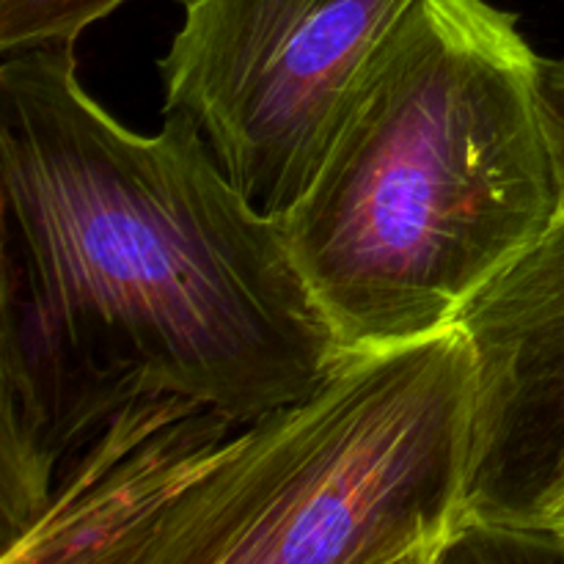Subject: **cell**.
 <instances>
[{
    "instance_id": "cell-1",
    "label": "cell",
    "mask_w": 564,
    "mask_h": 564,
    "mask_svg": "<svg viewBox=\"0 0 564 564\" xmlns=\"http://www.w3.org/2000/svg\"><path fill=\"white\" fill-rule=\"evenodd\" d=\"M3 262L72 345L141 394L248 424L328 375L341 347L279 220L187 119L141 135L77 77L75 44L3 55Z\"/></svg>"
},
{
    "instance_id": "cell-2",
    "label": "cell",
    "mask_w": 564,
    "mask_h": 564,
    "mask_svg": "<svg viewBox=\"0 0 564 564\" xmlns=\"http://www.w3.org/2000/svg\"><path fill=\"white\" fill-rule=\"evenodd\" d=\"M540 58L488 0H413L279 215L341 350L460 323L562 213Z\"/></svg>"
},
{
    "instance_id": "cell-3",
    "label": "cell",
    "mask_w": 564,
    "mask_h": 564,
    "mask_svg": "<svg viewBox=\"0 0 564 564\" xmlns=\"http://www.w3.org/2000/svg\"><path fill=\"white\" fill-rule=\"evenodd\" d=\"M477 352L460 323L345 350L240 424L165 507L138 564H435L474 538Z\"/></svg>"
},
{
    "instance_id": "cell-4",
    "label": "cell",
    "mask_w": 564,
    "mask_h": 564,
    "mask_svg": "<svg viewBox=\"0 0 564 564\" xmlns=\"http://www.w3.org/2000/svg\"><path fill=\"white\" fill-rule=\"evenodd\" d=\"M158 72L165 113L191 121L264 215H284L323 160L369 55L413 0H176Z\"/></svg>"
},
{
    "instance_id": "cell-5",
    "label": "cell",
    "mask_w": 564,
    "mask_h": 564,
    "mask_svg": "<svg viewBox=\"0 0 564 564\" xmlns=\"http://www.w3.org/2000/svg\"><path fill=\"white\" fill-rule=\"evenodd\" d=\"M460 325L477 352L474 538L564 556V209Z\"/></svg>"
},
{
    "instance_id": "cell-6",
    "label": "cell",
    "mask_w": 564,
    "mask_h": 564,
    "mask_svg": "<svg viewBox=\"0 0 564 564\" xmlns=\"http://www.w3.org/2000/svg\"><path fill=\"white\" fill-rule=\"evenodd\" d=\"M237 427L191 397H135L58 468L42 516L0 564H138L165 507Z\"/></svg>"
},
{
    "instance_id": "cell-7",
    "label": "cell",
    "mask_w": 564,
    "mask_h": 564,
    "mask_svg": "<svg viewBox=\"0 0 564 564\" xmlns=\"http://www.w3.org/2000/svg\"><path fill=\"white\" fill-rule=\"evenodd\" d=\"M0 375V543L9 549L42 516L58 468L141 391L83 356L9 262Z\"/></svg>"
},
{
    "instance_id": "cell-8",
    "label": "cell",
    "mask_w": 564,
    "mask_h": 564,
    "mask_svg": "<svg viewBox=\"0 0 564 564\" xmlns=\"http://www.w3.org/2000/svg\"><path fill=\"white\" fill-rule=\"evenodd\" d=\"M127 0H0V53L75 44Z\"/></svg>"
},
{
    "instance_id": "cell-9",
    "label": "cell",
    "mask_w": 564,
    "mask_h": 564,
    "mask_svg": "<svg viewBox=\"0 0 564 564\" xmlns=\"http://www.w3.org/2000/svg\"><path fill=\"white\" fill-rule=\"evenodd\" d=\"M540 105H543L551 152H554L564 209V55L562 58H543L540 64Z\"/></svg>"
}]
</instances>
